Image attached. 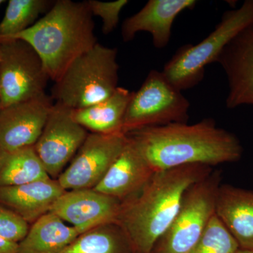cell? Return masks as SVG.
Instances as JSON below:
<instances>
[{
    "mask_svg": "<svg viewBox=\"0 0 253 253\" xmlns=\"http://www.w3.org/2000/svg\"><path fill=\"white\" fill-rule=\"evenodd\" d=\"M126 135L135 144L155 172L190 165L217 166L241 159L243 147L232 133L214 120L194 125L172 123L148 126Z\"/></svg>",
    "mask_w": 253,
    "mask_h": 253,
    "instance_id": "obj_1",
    "label": "cell"
},
{
    "mask_svg": "<svg viewBox=\"0 0 253 253\" xmlns=\"http://www.w3.org/2000/svg\"><path fill=\"white\" fill-rule=\"evenodd\" d=\"M211 171V167L202 165L158 171L139 192L122 202L117 224L126 232L134 253H152L179 212L190 188Z\"/></svg>",
    "mask_w": 253,
    "mask_h": 253,
    "instance_id": "obj_2",
    "label": "cell"
},
{
    "mask_svg": "<svg viewBox=\"0 0 253 253\" xmlns=\"http://www.w3.org/2000/svg\"><path fill=\"white\" fill-rule=\"evenodd\" d=\"M93 16L85 1H55L33 26L3 38L28 42L41 56L50 80L56 82L77 58L97 44Z\"/></svg>",
    "mask_w": 253,
    "mask_h": 253,
    "instance_id": "obj_3",
    "label": "cell"
},
{
    "mask_svg": "<svg viewBox=\"0 0 253 253\" xmlns=\"http://www.w3.org/2000/svg\"><path fill=\"white\" fill-rule=\"evenodd\" d=\"M118 49L97 43L77 58L51 90L56 103L72 110L108 99L118 87Z\"/></svg>",
    "mask_w": 253,
    "mask_h": 253,
    "instance_id": "obj_4",
    "label": "cell"
},
{
    "mask_svg": "<svg viewBox=\"0 0 253 253\" xmlns=\"http://www.w3.org/2000/svg\"><path fill=\"white\" fill-rule=\"evenodd\" d=\"M253 24V0L223 14L220 22L204 41L181 46L163 68L168 81L180 91L191 89L204 78L205 68L216 62L226 44L240 32Z\"/></svg>",
    "mask_w": 253,
    "mask_h": 253,
    "instance_id": "obj_5",
    "label": "cell"
},
{
    "mask_svg": "<svg viewBox=\"0 0 253 253\" xmlns=\"http://www.w3.org/2000/svg\"><path fill=\"white\" fill-rule=\"evenodd\" d=\"M190 103L162 71L152 70L133 91L123 123V133L172 123H187Z\"/></svg>",
    "mask_w": 253,
    "mask_h": 253,
    "instance_id": "obj_6",
    "label": "cell"
},
{
    "mask_svg": "<svg viewBox=\"0 0 253 253\" xmlns=\"http://www.w3.org/2000/svg\"><path fill=\"white\" fill-rule=\"evenodd\" d=\"M219 183V173H211L190 188L179 212L152 253H191L215 214Z\"/></svg>",
    "mask_w": 253,
    "mask_h": 253,
    "instance_id": "obj_7",
    "label": "cell"
},
{
    "mask_svg": "<svg viewBox=\"0 0 253 253\" xmlns=\"http://www.w3.org/2000/svg\"><path fill=\"white\" fill-rule=\"evenodd\" d=\"M50 80L36 50L26 42L0 41V94L2 109L45 94Z\"/></svg>",
    "mask_w": 253,
    "mask_h": 253,
    "instance_id": "obj_8",
    "label": "cell"
},
{
    "mask_svg": "<svg viewBox=\"0 0 253 253\" xmlns=\"http://www.w3.org/2000/svg\"><path fill=\"white\" fill-rule=\"evenodd\" d=\"M127 142L126 134L89 133L71 164L57 180L66 191L94 189Z\"/></svg>",
    "mask_w": 253,
    "mask_h": 253,
    "instance_id": "obj_9",
    "label": "cell"
},
{
    "mask_svg": "<svg viewBox=\"0 0 253 253\" xmlns=\"http://www.w3.org/2000/svg\"><path fill=\"white\" fill-rule=\"evenodd\" d=\"M87 135L85 128L73 119L72 109L54 103L42 132L33 146L51 179L59 178Z\"/></svg>",
    "mask_w": 253,
    "mask_h": 253,
    "instance_id": "obj_10",
    "label": "cell"
},
{
    "mask_svg": "<svg viewBox=\"0 0 253 253\" xmlns=\"http://www.w3.org/2000/svg\"><path fill=\"white\" fill-rule=\"evenodd\" d=\"M54 104V99L45 93L1 109V151H11L34 146L42 132Z\"/></svg>",
    "mask_w": 253,
    "mask_h": 253,
    "instance_id": "obj_11",
    "label": "cell"
},
{
    "mask_svg": "<svg viewBox=\"0 0 253 253\" xmlns=\"http://www.w3.org/2000/svg\"><path fill=\"white\" fill-rule=\"evenodd\" d=\"M122 202L93 189L66 191L49 212L67 221L80 234L103 224L117 223Z\"/></svg>",
    "mask_w": 253,
    "mask_h": 253,
    "instance_id": "obj_12",
    "label": "cell"
},
{
    "mask_svg": "<svg viewBox=\"0 0 253 253\" xmlns=\"http://www.w3.org/2000/svg\"><path fill=\"white\" fill-rule=\"evenodd\" d=\"M229 83L226 106L253 105V24L240 32L218 56Z\"/></svg>",
    "mask_w": 253,
    "mask_h": 253,
    "instance_id": "obj_13",
    "label": "cell"
},
{
    "mask_svg": "<svg viewBox=\"0 0 253 253\" xmlns=\"http://www.w3.org/2000/svg\"><path fill=\"white\" fill-rule=\"evenodd\" d=\"M196 4L195 0H149L140 11L123 23V41H132L139 32H148L155 47L163 49L170 41L176 16L186 9H194Z\"/></svg>",
    "mask_w": 253,
    "mask_h": 253,
    "instance_id": "obj_14",
    "label": "cell"
},
{
    "mask_svg": "<svg viewBox=\"0 0 253 253\" xmlns=\"http://www.w3.org/2000/svg\"><path fill=\"white\" fill-rule=\"evenodd\" d=\"M155 172L127 136V142L122 152L93 189L123 202L139 192Z\"/></svg>",
    "mask_w": 253,
    "mask_h": 253,
    "instance_id": "obj_15",
    "label": "cell"
},
{
    "mask_svg": "<svg viewBox=\"0 0 253 253\" xmlns=\"http://www.w3.org/2000/svg\"><path fill=\"white\" fill-rule=\"evenodd\" d=\"M66 191L57 179L51 178L23 185L0 186V205L11 210L28 224H33L49 212Z\"/></svg>",
    "mask_w": 253,
    "mask_h": 253,
    "instance_id": "obj_16",
    "label": "cell"
},
{
    "mask_svg": "<svg viewBox=\"0 0 253 253\" xmlns=\"http://www.w3.org/2000/svg\"><path fill=\"white\" fill-rule=\"evenodd\" d=\"M215 214L234 236L240 249L253 251V191L219 186Z\"/></svg>",
    "mask_w": 253,
    "mask_h": 253,
    "instance_id": "obj_17",
    "label": "cell"
},
{
    "mask_svg": "<svg viewBox=\"0 0 253 253\" xmlns=\"http://www.w3.org/2000/svg\"><path fill=\"white\" fill-rule=\"evenodd\" d=\"M132 92L118 86L108 99L84 109L72 110L73 119L91 133L124 134L125 116Z\"/></svg>",
    "mask_w": 253,
    "mask_h": 253,
    "instance_id": "obj_18",
    "label": "cell"
},
{
    "mask_svg": "<svg viewBox=\"0 0 253 253\" xmlns=\"http://www.w3.org/2000/svg\"><path fill=\"white\" fill-rule=\"evenodd\" d=\"M79 235L77 229L49 212L32 224L18 244V253H60Z\"/></svg>",
    "mask_w": 253,
    "mask_h": 253,
    "instance_id": "obj_19",
    "label": "cell"
},
{
    "mask_svg": "<svg viewBox=\"0 0 253 253\" xmlns=\"http://www.w3.org/2000/svg\"><path fill=\"white\" fill-rule=\"evenodd\" d=\"M33 146L0 154V186L23 185L49 179Z\"/></svg>",
    "mask_w": 253,
    "mask_h": 253,
    "instance_id": "obj_20",
    "label": "cell"
},
{
    "mask_svg": "<svg viewBox=\"0 0 253 253\" xmlns=\"http://www.w3.org/2000/svg\"><path fill=\"white\" fill-rule=\"evenodd\" d=\"M60 253H134V251L122 227L117 223H111L80 234Z\"/></svg>",
    "mask_w": 253,
    "mask_h": 253,
    "instance_id": "obj_21",
    "label": "cell"
},
{
    "mask_svg": "<svg viewBox=\"0 0 253 253\" xmlns=\"http://www.w3.org/2000/svg\"><path fill=\"white\" fill-rule=\"evenodd\" d=\"M54 1L9 0L4 18L0 22V40L15 36L31 28L41 14L49 11Z\"/></svg>",
    "mask_w": 253,
    "mask_h": 253,
    "instance_id": "obj_22",
    "label": "cell"
},
{
    "mask_svg": "<svg viewBox=\"0 0 253 253\" xmlns=\"http://www.w3.org/2000/svg\"><path fill=\"white\" fill-rule=\"evenodd\" d=\"M237 241L215 214L191 253H236Z\"/></svg>",
    "mask_w": 253,
    "mask_h": 253,
    "instance_id": "obj_23",
    "label": "cell"
},
{
    "mask_svg": "<svg viewBox=\"0 0 253 253\" xmlns=\"http://www.w3.org/2000/svg\"><path fill=\"white\" fill-rule=\"evenodd\" d=\"M85 2L92 16H98L102 19L103 33L109 35L117 27L121 11L129 1L127 0L114 1L87 0Z\"/></svg>",
    "mask_w": 253,
    "mask_h": 253,
    "instance_id": "obj_24",
    "label": "cell"
},
{
    "mask_svg": "<svg viewBox=\"0 0 253 253\" xmlns=\"http://www.w3.org/2000/svg\"><path fill=\"white\" fill-rule=\"evenodd\" d=\"M29 229L27 221L0 205V237L19 244L27 235Z\"/></svg>",
    "mask_w": 253,
    "mask_h": 253,
    "instance_id": "obj_25",
    "label": "cell"
},
{
    "mask_svg": "<svg viewBox=\"0 0 253 253\" xmlns=\"http://www.w3.org/2000/svg\"><path fill=\"white\" fill-rule=\"evenodd\" d=\"M0 253H18V243L0 237Z\"/></svg>",
    "mask_w": 253,
    "mask_h": 253,
    "instance_id": "obj_26",
    "label": "cell"
},
{
    "mask_svg": "<svg viewBox=\"0 0 253 253\" xmlns=\"http://www.w3.org/2000/svg\"><path fill=\"white\" fill-rule=\"evenodd\" d=\"M236 253H253V251H248V250L239 249Z\"/></svg>",
    "mask_w": 253,
    "mask_h": 253,
    "instance_id": "obj_27",
    "label": "cell"
},
{
    "mask_svg": "<svg viewBox=\"0 0 253 253\" xmlns=\"http://www.w3.org/2000/svg\"><path fill=\"white\" fill-rule=\"evenodd\" d=\"M2 109V102H1V94H0V111Z\"/></svg>",
    "mask_w": 253,
    "mask_h": 253,
    "instance_id": "obj_28",
    "label": "cell"
},
{
    "mask_svg": "<svg viewBox=\"0 0 253 253\" xmlns=\"http://www.w3.org/2000/svg\"><path fill=\"white\" fill-rule=\"evenodd\" d=\"M5 1L4 0H0V6H1V5L3 4V3H4Z\"/></svg>",
    "mask_w": 253,
    "mask_h": 253,
    "instance_id": "obj_29",
    "label": "cell"
},
{
    "mask_svg": "<svg viewBox=\"0 0 253 253\" xmlns=\"http://www.w3.org/2000/svg\"><path fill=\"white\" fill-rule=\"evenodd\" d=\"M0 154H1V149H0Z\"/></svg>",
    "mask_w": 253,
    "mask_h": 253,
    "instance_id": "obj_30",
    "label": "cell"
}]
</instances>
